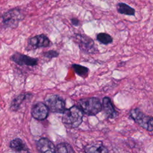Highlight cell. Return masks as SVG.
Returning a JSON list of instances; mask_svg holds the SVG:
<instances>
[{"mask_svg": "<svg viewBox=\"0 0 153 153\" xmlns=\"http://www.w3.org/2000/svg\"><path fill=\"white\" fill-rule=\"evenodd\" d=\"M25 17L23 11L19 8H11L0 16V28L14 29Z\"/></svg>", "mask_w": 153, "mask_h": 153, "instance_id": "6da1fadb", "label": "cell"}, {"mask_svg": "<svg viewBox=\"0 0 153 153\" xmlns=\"http://www.w3.org/2000/svg\"><path fill=\"white\" fill-rule=\"evenodd\" d=\"M78 106L82 112L89 116L96 115L102 111V103L97 97H87L80 99Z\"/></svg>", "mask_w": 153, "mask_h": 153, "instance_id": "7a4b0ae2", "label": "cell"}, {"mask_svg": "<svg viewBox=\"0 0 153 153\" xmlns=\"http://www.w3.org/2000/svg\"><path fill=\"white\" fill-rule=\"evenodd\" d=\"M63 114V123L71 127H77L82 122L83 112L78 106H73L68 109H65Z\"/></svg>", "mask_w": 153, "mask_h": 153, "instance_id": "3957f363", "label": "cell"}, {"mask_svg": "<svg viewBox=\"0 0 153 153\" xmlns=\"http://www.w3.org/2000/svg\"><path fill=\"white\" fill-rule=\"evenodd\" d=\"M73 37L74 41L76 43L79 49L85 53L93 54L98 52V49L94 41L87 35L75 33Z\"/></svg>", "mask_w": 153, "mask_h": 153, "instance_id": "277c9868", "label": "cell"}, {"mask_svg": "<svg viewBox=\"0 0 153 153\" xmlns=\"http://www.w3.org/2000/svg\"><path fill=\"white\" fill-rule=\"evenodd\" d=\"M130 116L143 128L148 131H153V117L144 114L138 108L131 109Z\"/></svg>", "mask_w": 153, "mask_h": 153, "instance_id": "5b68a950", "label": "cell"}, {"mask_svg": "<svg viewBox=\"0 0 153 153\" xmlns=\"http://www.w3.org/2000/svg\"><path fill=\"white\" fill-rule=\"evenodd\" d=\"M49 111L56 113H63L65 111V102L59 95L50 94L45 98V103Z\"/></svg>", "mask_w": 153, "mask_h": 153, "instance_id": "8992f818", "label": "cell"}, {"mask_svg": "<svg viewBox=\"0 0 153 153\" xmlns=\"http://www.w3.org/2000/svg\"><path fill=\"white\" fill-rule=\"evenodd\" d=\"M10 60L19 66L33 67L38 65V59L32 57L19 52L14 53L10 57Z\"/></svg>", "mask_w": 153, "mask_h": 153, "instance_id": "52a82bcc", "label": "cell"}, {"mask_svg": "<svg viewBox=\"0 0 153 153\" xmlns=\"http://www.w3.org/2000/svg\"><path fill=\"white\" fill-rule=\"evenodd\" d=\"M27 43L29 46L34 48H46L50 46L51 41L45 34H39L28 39Z\"/></svg>", "mask_w": 153, "mask_h": 153, "instance_id": "ba28073f", "label": "cell"}, {"mask_svg": "<svg viewBox=\"0 0 153 153\" xmlns=\"http://www.w3.org/2000/svg\"><path fill=\"white\" fill-rule=\"evenodd\" d=\"M49 109L47 105L42 102H37L32 108V116L38 120H45L48 115Z\"/></svg>", "mask_w": 153, "mask_h": 153, "instance_id": "9c48e42d", "label": "cell"}, {"mask_svg": "<svg viewBox=\"0 0 153 153\" xmlns=\"http://www.w3.org/2000/svg\"><path fill=\"white\" fill-rule=\"evenodd\" d=\"M36 148L41 153H56L53 143L46 137H42L36 141Z\"/></svg>", "mask_w": 153, "mask_h": 153, "instance_id": "30bf717a", "label": "cell"}, {"mask_svg": "<svg viewBox=\"0 0 153 153\" xmlns=\"http://www.w3.org/2000/svg\"><path fill=\"white\" fill-rule=\"evenodd\" d=\"M102 109L108 118H114L118 115V112L115 111L113 104L108 97L103 98L102 103Z\"/></svg>", "mask_w": 153, "mask_h": 153, "instance_id": "8fae6325", "label": "cell"}, {"mask_svg": "<svg viewBox=\"0 0 153 153\" xmlns=\"http://www.w3.org/2000/svg\"><path fill=\"white\" fill-rule=\"evenodd\" d=\"M32 94L30 93H23L14 98L10 105V109L13 111H17L22 103L26 99L32 97Z\"/></svg>", "mask_w": 153, "mask_h": 153, "instance_id": "7c38bea8", "label": "cell"}, {"mask_svg": "<svg viewBox=\"0 0 153 153\" xmlns=\"http://www.w3.org/2000/svg\"><path fill=\"white\" fill-rule=\"evenodd\" d=\"M85 153H109L106 148L101 142L88 144L84 148Z\"/></svg>", "mask_w": 153, "mask_h": 153, "instance_id": "4fadbf2b", "label": "cell"}, {"mask_svg": "<svg viewBox=\"0 0 153 153\" xmlns=\"http://www.w3.org/2000/svg\"><path fill=\"white\" fill-rule=\"evenodd\" d=\"M10 147L16 152H26L27 153H30L26 144L20 138H16L11 140L10 142Z\"/></svg>", "mask_w": 153, "mask_h": 153, "instance_id": "5bb4252c", "label": "cell"}, {"mask_svg": "<svg viewBox=\"0 0 153 153\" xmlns=\"http://www.w3.org/2000/svg\"><path fill=\"white\" fill-rule=\"evenodd\" d=\"M117 11L121 14L126 16H135V9L124 2H119L117 5Z\"/></svg>", "mask_w": 153, "mask_h": 153, "instance_id": "9a60e30c", "label": "cell"}, {"mask_svg": "<svg viewBox=\"0 0 153 153\" xmlns=\"http://www.w3.org/2000/svg\"><path fill=\"white\" fill-rule=\"evenodd\" d=\"M71 67L74 71L75 73L82 78H86L88 75L89 69L84 66L74 63L72 65Z\"/></svg>", "mask_w": 153, "mask_h": 153, "instance_id": "2e32d148", "label": "cell"}, {"mask_svg": "<svg viewBox=\"0 0 153 153\" xmlns=\"http://www.w3.org/2000/svg\"><path fill=\"white\" fill-rule=\"evenodd\" d=\"M96 39L98 42L103 45H108L113 42V38L109 34L105 32L97 33Z\"/></svg>", "mask_w": 153, "mask_h": 153, "instance_id": "e0dca14e", "label": "cell"}, {"mask_svg": "<svg viewBox=\"0 0 153 153\" xmlns=\"http://www.w3.org/2000/svg\"><path fill=\"white\" fill-rule=\"evenodd\" d=\"M56 153H69L72 149L71 146L65 143H60L56 146Z\"/></svg>", "mask_w": 153, "mask_h": 153, "instance_id": "ac0fdd59", "label": "cell"}, {"mask_svg": "<svg viewBox=\"0 0 153 153\" xmlns=\"http://www.w3.org/2000/svg\"><path fill=\"white\" fill-rule=\"evenodd\" d=\"M59 56V53L54 50H50L49 51L42 53V56L48 59H52L56 58Z\"/></svg>", "mask_w": 153, "mask_h": 153, "instance_id": "d6986e66", "label": "cell"}, {"mask_svg": "<svg viewBox=\"0 0 153 153\" xmlns=\"http://www.w3.org/2000/svg\"><path fill=\"white\" fill-rule=\"evenodd\" d=\"M71 22L72 25H74V26H78L79 24V20L76 18H72L71 19Z\"/></svg>", "mask_w": 153, "mask_h": 153, "instance_id": "ffe728a7", "label": "cell"}, {"mask_svg": "<svg viewBox=\"0 0 153 153\" xmlns=\"http://www.w3.org/2000/svg\"><path fill=\"white\" fill-rule=\"evenodd\" d=\"M69 153H74V152L73 151V150H72V149L69 151Z\"/></svg>", "mask_w": 153, "mask_h": 153, "instance_id": "44dd1931", "label": "cell"}]
</instances>
